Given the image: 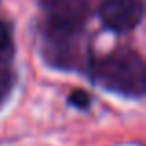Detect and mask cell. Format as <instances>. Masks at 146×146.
Wrapping results in <instances>:
<instances>
[{
	"label": "cell",
	"instance_id": "obj_4",
	"mask_svg": "<svg viewBox=\"0 0 146 146\" xmlns=\"http://www.w3.org/2000/svg\"><path fill=\"white\" fill-rule=\"evenodd\" d=\"M89 94L83 93V91H74V93L68 96V102L72 104V106L80 107V109H85V107H89Z\"/></svg>",
	"mask_w": 146,
	"mask_h": 146
},
{
	"label": "cell",
	"instance_id": "obj_3",
	"mask_svg": "<svg viewBox=\"0 0 146 146\" xmlns=\"http://www.w3.org/2000/svg\"><path fill=\"white\" fill-rule=\"evenodd\" d=\"M54 30L76 32L87 11L85 0H46Z\"/></svg>",
	"mask_w": 146,
	"mask_h": 146
},
{
	"label": "cell",
	"instance_id": "obj_5",
	"mask_svg": "<svg viewBox=\"0 0 146 146\" xmlns=\"http://www.w3.org/2000/svg\"><path fill=\"white\" fill-rule=\"evenodd\" d=\"M9 46V30L4 22H0V52H4Z\"/></svg>",
	"mask_w": 146,
	"mask_h": 146
},
{
	"label": "cell",
	"instance_id": "obj_1",
	"mask_svg": "<svg viewBox=\"0 0 146 146\" xmlns=\"http://www.w3.org/2000/svg\"><path fill=\"white\" fill-rule=\"evenodd\" d=\"M94 82L122 96L141 98L146 85L144 61L129 50L113 52L94 67Z\"/></svg>",
	"mask_w": 146,
	"mask_h": 146
},
{
	"label": "cell",
	"instance_id": "obj_2",
	"mask_svg": "<svg viewBox=\"0 0 146 146\" xmlns=\"http://www.w3.org/2000/svg\"><path fill=\"white\" fill-rule=\"evenodd\" d=\"M100 19L113 32L133 30L143 19V0H104Z\"/></svg>",
	"mask_w": 146,
	"mask_h": 146
}]
</instances>
